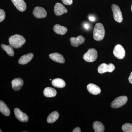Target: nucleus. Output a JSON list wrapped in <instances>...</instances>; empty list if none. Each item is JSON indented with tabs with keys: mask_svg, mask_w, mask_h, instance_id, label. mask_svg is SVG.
Instances as JSON below:
<instances>
[{
	"mask_svg": "<svg viewBox=\"0 0 132 132\" xmlns=\"http://www.w3.org/2000/svg\"><path fill=\"white\" fill-rule=\"evenodd\" d=\"M89 19L92 21H94L95 20V18L94 16H89Z\"/></svg>",
	"mask_w": 132,
	"mask_h": 132,
	"instance_id": "29",
	"label": "nucleus"
},
{
	"mask_svg": "<svg viewBox=\"0 0 132 132\" xmlns=\"http://www.w3.org/2000/svg\"><path fill=\"white\" fill-rule=\"evenodd\" d=\"M59 117V113L56 111L53 112L48 116L47 119V121L48 123H53L56 121Z\"/></svg>",
	"mask_w": 132,
	"mask_h": 132,
	"instance_id": "23",
	"label": "nucleus"
},
{
	"mask_svg": "<svg viewBox=\"0 0 132 132\" xmlns=\"http://www.w3.org/2000/svg\"><path fill=\"white\" fill-rule=\"evenodd\" d=\"M55 14L57 16L62 15L67 12V10L62 4L57 3L55 6L54 8Z\"/></svg>",
	"mask_w": 132,
	"mask_h": 132,
	"instance_id": "10",
	"label": "nucleus"
},
{
	"mask_svg": "<svg viewBox=\"0 0 132 132\" xmlns=\"http://www.w3.org/2000/svg\"><path fill=\"white\" fill-rule=\"evenodd\" d=\"M57 91L51 87H47L43 91V94L46 97L51 98L55 97L57 95Z\"/></svg>",
	"mask_w": 132,
	"mask_h": 132,
	"instance_id": "17",
	"label": "nucleus"
},
{
	"mask_svg": "<svg viewBox=\"0 0 132 132\" xmlns=\"http://www.w3.org/2000/svg\"><path fill=\"white\" fill-rule=\"evenodd\" d=\"M24 82L22 79L17 78L14 79L12 81V87L15 91H19L23 86Z\"/></svg>",
	"mask_w": 132,
	"mask_h": 132,
	"instance_id": "13",
	"label": "nucleus"
},
{
	"mask_svg": "<svg viewBox=\"0 0 132 132\" xmlns=\"http://www.w3.org/2000/svg\"><path fill=\"white\" fill-rule=\"evenodd\" d=\"M113 54L118 59H123L125 57V51L123 47L120 44L115 46L113 51Z\"/></svg>",
	"mask_w": 132,
	"mask_h": 132,
	"instance_id": "7",
	"label": "nucleus"
},
{
	"mask_svg": "<svg viewBox=\"0 0 132 132\" xmlns=\"http://www.w3.org/2000/svg\"><path fill=\"white\" fill-rule=\"evenodd\" d=\"M85 40V38L81 35L79 36L76 38L72 37L70 39L71 45L75 47H78L79 45L83 44Z\"/></svg>",
	"mask_w": 132,
	"mask_h": 132,
	"instance_id": "11",
	"label": "nucleus"
},
{
	"mask_svg": "<svg viewBox=\"0 0 132 132\" xmlns=\"http://www.w3.org/2000/svg\"><path fill=\"white\" fill-rule=\"evenodd\" d=\"M105 35V30L104 26L101 23H97L94 29V39L96 41H101L104 39Z\"/></svg>",
	"mask_w": 132,
	"mask_h": 132,
	"instance_id": "2",
	"label": "nucleus"
},
{
	"mask_svg": "<svg viewBox=\"0 0 132 132\" xmlns=\"http://www.w3.org/2000/svg\"><path fill=\"white\" fill-rule=\"evenodd\" d=\"M115 69V66L113 64H109L107 65L103 63L100 65L98 68V72L100 74H103L106 72H112Z\"/></svg>",
	"mask_w": 132,
	"mask_h": 132,
	"instance_id": "6",
	"label": "nucleus"
},
{
	"mask_svg": "<svg viewBox=\"0 0 132 132\" xmlns=\"http://www.w3.org/2000/svg\"><path fill=\"white\" fill-rule=\"evenodd\" d=\"M112 9L114 20L119 23L122 22L123 20V15L118 5L113 4L112 5Z\"/></svg>",
	"mask_w": 132,
	"mask_h": 132,
	"instance_id": "4",
	"label": "nucleus"
},
{
	"mask_svg": "<svg viewBox=\"0 0 132 132\" xmlns=\"http://www.w3.org/2000/svg\"><path fill=\"white\" fill-rule=\"evenodd\" d=\"M64 4L67 5H72L73 3V0H62Z\"/></svg>",
	"mask_w": 132,
	"mask_h": 132,
	"instance_id": "26",
	"label": "nucleus"
},
{
	"mask_svg": "<svg viewBox=\"0 0 132 132\" xmlns=\"http://www.w3.org/2000/svg\"><path fill=\"white\" fill-rule=\"evenodd\" d=\"M34 55L32 53L25 55L22 56L19 60V64L21 65H25L28 63L33 59Z\"/></svg>",
	"mask_w": 132,
	"mask_h": 132,
	"instance_id": "16",
	"label": "nucleus"
},
{
	"mask_svg": "<svg viewBox=\"0 0 132 132\" xmlns=\"http://www.w3.org/2000/svg\"><path fill=\"white\" fill-rule=\"evenodd\" d=\"M52 85L55 87L63 88L65 86L66 83L63 80L57 78L52 81Z\"/></svg>",
	"mask_w": 132,
	"mask_h": 132,
	"instance_id": "18",
	"label": "nucleus"
},
{
	"mask_svg": "<svg viewBox=\"0 0 132 132\" xmlns=\"http://www.w3.org/2000/svg\"><path fill=\"white\" fill-rule=\"evenodd\" d=\"M50 58L52 60L61 64H64L65 62L64 57L62 55L58 53H55L51 54L49 55Z\"/></svg>",
	"mask_w": 132,
	"mask_h": 132,
	"instance_id": "14",
	"label": "nucleus"
},
{
	"mask_svg": "<svg viewBox=\"0 0 132 132\" xmlns=\"http://www.w3.org/2000/svg\"><path fill=\"white\" fill-rule=\"evenodd\" d=\"M98 57L97 50L94 48H90L83 55V59L86 61L92 62L95 61Z\"/></svg>",
	"mask_w": 132,
	"mask_h": 132,
	"instance_id": "3",
	"label": "nucleus"
},
{
	"mask_svg": "<svg viewBox=\"0 0 132 132\" xmlns=\"http://www.w3.org/2000/svg\"><path fill=\"white\" fill-rule=\"evenodd\" d=\"M47 14L46 11L45 9L40 7H36L33 11V14L38 19L45 18Z\"/></svg>",
	"mask_w": 132,
	"mask_h": 132,
	"instance_id": "8",
	"label": "nucleus"
},
{
	"mask_svg": "<svg viewBox=\"0 0 132 132\" xmlns=\"http://www.w3.org/2000/svg\"><path fill=\"white\" fill-rule=\"evenodd\" d=\"M14 112L15 117L20 121L22 122H26L28 121V116L22 112L19 109H15Z\"/></svg>",
	"mask_w": 132,
	"mask_h": 132,
	"instance_id": "9",
	"label": "nucleus"
},
{
	"mask_svg": "<svg viewBox=\"0 0 132 132\" xmlns=\"http://www.w3.org/2000/svg\"><path fill=\"white\" fill-rule=\"evenodd\" d=\"M122 129L125 132H132V124L126 123L122 126Z\"/></svg>",
	"mask_w": 132,
	"mask_h": 132,
	"instance_id": "24",
	"label": "nucleus"
},
{
	"mask_svg": "<svg viewBox=\"0 0 132 132\" xmlns=\"http://www.w3.org/2000/svg\"><path fill=\"white\" fill-rule=\"evenodd\" d=\"M54 31L58 34L63 35L65 34L67 31V29L64 26H60L59 24H56L53 28Z\"/></svg>",
	"mask_w": 132,
	"mask_h": 132,
	"instance_id": "19",
	"label": "nucleus"
},
{
	"mask_svg": "<svg viewBox=\"0 0 132 132\" xmlns=\"http://www.w3.org/2000/svg\"><path fill=\"white\" fill-rule=\"evenodd\" d=\"M84 27L86 29H88L90 28V26L88 24H84Z\"/></svg>",
	"mask_w": 132,
	"mask_h": 132,
	"instance_id": "28",
	"label": "nucleus"
},
{
	"mask_svg": "<svg viewBox=\"0 0 132 132\" xmlns=\"http://www.w3.org/2000/svg\"><path fill=\"white\" fill-rule=\"evenodd\" d=\"M81 132V130L80 128H79L77 127L76 128H75L74 129L73 131V132Z\"/></svg>",
	"mask_w": 132,
	"mask_h": 132,
	"instance_id": "27",
	"label": "nucleus"
},
{
	"mask_svg": "<svg viewBox=\"0 0 132 132\" xmlns=\"http://www.w3.org/2000/svg\"><path fill=\"white\" fill-rule=\"evenodd\" d=\"M0 111L6 116H9L10 114V111L6 104L3 101H0Z\"/></svg>",
	"mask_w": 132,
	"mask_h": 132,
	"instance_id": "21",
	"label": "nucleus"
},
{
	"mask_svg": "<svg viewBox=\"0 0 132 132\" xmlns=\"http://www.w3.org/2000/svg\"><path fill=\"white\" fill-rule=\"evenodd\" d=\"M131 10H132V6H131Z\"/></svg>",
	"mask_w": 132,
	"mask_h": 132,
	"instance_id": "31",
	"label": "nucleus"
},
{
	"mask_svg": "<svg viewBox=\"0 0 132 132\" xmlns=\"http://www.w3.org/2000/svg\"><path fill=\"white\" fill-rule=\"evenodd\" d=\"M9 44L15 48L21 47L26 42V39L23 36L19 35L12 36L9 39Z\"/></svg>",
	"mask_w": 132,
	"mask_h": 132,
	"instance_id": "1",
	"label": "nucleus"
},
{
	"mask_svg": "<svg viewBox=\"0 0 132 132\" xmlns=\"http://www.w3.org/2000/svg\"><path fill=\"white\" fill-rule=\"evenodd\" d=\"M88 91L93 95H97L101 93L100 88L97 85L93 83H90L87 86Z\"/></svg>",
	"mask_w": 132,
	"mask_h": 132,
	"instance_id": "15",
	"label": "nucleus"
},
{
	"mask_svg": "<svg viewBox=\"0 0 132 132\" xmlns=\"http://www.w3.org/2000/svg\"><path fill=\"white\" fill-rule=\"evenodd\" d=\"M2 48L11 57L14 55V52L13 47L11 45H6L2 44L1 45Z\"/></svg>",
	"mask_w": 132,
	"mask_h": 132,
	"instance_id": "22",
	"label": "nucleus"
},
{
	"mask_svg": "<svg viewBox=\"0 0 132 132\" xmlns=\"http://www.w3.org/2000/svg\"><path fill=\"white\" fill-rule=\"evenodd\" d=\"M128 98L126 96H120L116 98L111 104V107L117 108L123 106L127 101Z\"/></svg>",
	"mask_w": 132,
	"mask_h": 132,
	"instance_id": "5",
	"label": "nucleus"
},
{
	"mask_svg": "<svg viewBox=\"0 0 132 132\" xmlns=\"http://www.w3.org/2000/svg\"><path fill=\"white\" fill-rule=\"evenodd\" d=\"M12 1L20 12H23L26 10L27 5L24 0H12Z\"/></svg>",
	"mask_w": 132,
	"mask_h": 132,
	"instance_id": "12",
	"label": "nucleus"
},
{
	"mask_svg": "<svg viewBox=\"0 0 132 132\" xmlns=\"http://www.w3.org/2000/svg\"><path fill=\"white\" fill-rule=\"evenodd\" d=\"M5 17V13L3 10L0 9V22L4 20Z\"/></svg>",
	"mask_w": 132,
	"mask_h": 132,
	"instance_id": "25",
	"label": "nucleus"
},
{
	"mask_svg": "<svg viewBox=\"0 0 132 132\" xmlns=\"http://www.w3.org/2000/svg\"><path fill=\"white\" fill-rule=\"evenodd\" d=\"M93 128L95 132H103L105 130L104 125L98 121H95L93 124Z\"/></svg>",
	"mask_w": 132,
	"mask_h": 132,
	"instance_id": "20",
	"label": "nucleus"
},
{
	"mask_svg": "<svg viewBox=\"0 0 132 132\" xmlns=\"http://www.w3.org/2000/svg\"><path fill=\"white\" fill-rule=\"evenodd\" d=\"M129 82L132 84V72L130 74V75L128 78Z\"/></svg>",
	"mask_w": 132,
	"mask_h": 132,
	"instance_id": "30",
	"label": "nucleus"
}]
</instances>
